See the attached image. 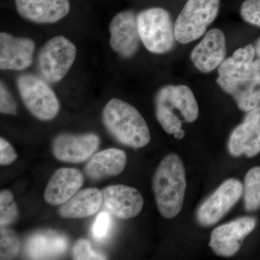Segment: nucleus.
Wrapping results in <instances>:
<instances>
[{"mask_svg":"<svg viewBox=\"0 0 260 260\" xmlns=\"http://www.w3.org/2000/svg\"><path fill=\"white\" fill-rule=\"evenodd\" d=\"M186 189V173L179 155L170 153L162 158L154 174L155 202L164 218H175L180 213Z\"/></svg>","mask_w":260,"mask_h":260,"instance_id":"obj_1","label":"nucleus"},{"mask_svg":"<svg viewBox=\"0 0 260 260\" xmlns=\"http://www.w3.org/2000/svg\"><path fill=\"white\" fill-rule=\"evenodd\" d=\"M102 120L107 131L121 144L140 148L150 143V130L144 118L124 101L111 99L103 110Z\"/></svg>","mask_w":260,"mask_h":260,"instance_id":"obj_2","label":"nucleus"},{"mask_svg":"<svg viewBox=\"0 0 260 260\" xmlns=\"http://www.w3.org/2000/svg\"><path fill=\"white\" fill-rule=\"evenodd\" d=\"M155 107L158 122L169 135H175L183 122H193L199 115L196 99L186 85L162 87L155 95Z\"/></svg>","mask_w":260,"mask_h":260,"instance_id":"obj_3","label":"nucleus"},{"mask_svg":"<svg viewBox=\"0 0 260 260\" xmlns=\"http://www.w3.org/2000/svg\"><path fill=\"white\" fill-rule=\"evenodd\" d=\"M138 25L141 42L150 52L165 54L175 45V26L169 12L164 8H152L140 12Z\"/></svg>","mask_w":260,"mask_h":260,"instance_id":"obj_4","label":"nucleus"},{"mask_svg":"<svg viewBox=\"0 0 260 260\" xmlns=\"http://www.w3.org/2000/svg\"><path fill=\"white\" fill-rule=\"evenodd\" d=\"M219 8L220 0H187L174 24L177 42L186 44L204 35Z\"/></svg>","mask_w":260,"mask_h":260,"instance_id":"obj_5","label":"nucleus"},{"mask_svg":"<svg viewBox=\"0 0 260 260\" xmlns=\"http://www.w3.org/2000/svg\"><path fill=\"white\" fill-rule=\"evenodd\" d=\"M17 85L22 102L32 116L42 121L56 117L59 102L45 81L35 75L25 74L19 77Z\"/></svg>","mask_w":260,"mask_h":260,"instance_id":"obj_6","label":"nucleus"},{"mask_svg":"<svg viewBox=\"0 0 260 260\" xmlns=\"http://www.w3.org/2000/svg\"><path fill=\"white\" fill-rule=\"evenodd\" d=\"M77 48L64 36L48 41L39 52L38 65L43 78L51 83H58L66 76L74 64Z\"/></svg>","mask_w":260,"mask_h":260,"instance_id":"obj_7","label":"nucleus"},{"mask_svg":"<svg viewBox=\"0 0 260 260\" xmlns=\"http://www.w3.org/2000/svg\"><path fill=\"white\" fill-rule=\"evenodd\" d=\"M242 183L235 179H228L200 205L196 214L198 223L209 227L220 221L237 204L243 194Z\"/></svg>","mask_w":260,"mask_h":260,"instance_id":"obj_8","label":"nucleus"},{"mask_svg":"<svg viewBox=\"0 0 260 260\" xmlns=\"http://www.w3.org/2000/svg\"><path fill=\"white\" fill-rule=\"evenodd\" d=\"M255 226V219L250 217L237 218L223 224L212 232L209 246L217 255L227 257L234 255Z\"/></svg>","mask_w":260,"mask_h":260,"instance_id":"obj_9","label":"nucleus"},{"mask_svg":"<svg viewBox=\"0 0 260 260\" xmlns=\"http://www.w3.org/2000/svg\"><path fill=\"white\" fill-rule=\"evenodd\" d=\"M110 45L123 58L133 57L140 48V39L138 15L132 10L120 12L109 25Z\"/></svg>","mask_w":260,"mask_h":260,"instance_id":"obj_10","label":"nucleus"},{"mask_svg":"<svg viewBox=\"0 0 260 260\" xmlns=\"http://www.w3.org/2000/svg\"><path fill=\"white\" fill-rule=\"evenodd\" d=\"M99 145L100 138L94 133L62 134L53 142V154L60 161L78 164L88 160Z\"/></svg>","mask_w":260,"mask_h":260,"instance_id":"obj_11","label":"nucleus"},{"mask_svg":"<svg viewBox=\"0 0 260 260\" xmlns=\"http://www.w3.org/2000/svg\"><path fill=\"white\" fill-rule=\"evenodd\" d=\"M229 151L233 156L249 158L260 153V106L248 112L242 124L232 132Z\"/></svg>","mask_w":260,"mask_h":260,"instance_id":"obj_12","label":"nucleus"},{"mask_svg":"<svg viewBox=\"0 0 260 260\" xmlns=\"http://www.w3.org/2000/svg\"><path fill=\"white\" fill-rule=\"evenodd\" d=\"M35 42L25 37L0 34V69L22 71L31 65Z\"/></svg>","mask_w":260,"mask_h":260,"instance_id":"obj_13","label":"nucleus"},{"mask_svg":"<svg viewBox=\"0 0 260 260\" xmlns=\"http://www.w3.org/2000/svg\"><path fill=\"white\" fill-rule=\"evenodd\" d=\"M103 204L116 218L129 219L139 215L144 200L141 193L134 187L117 184L102 190Z\"/></svg>","mask_w":260,"mask_h":260,"instance_id":"obj_14","label":"nucleus"},{"mask_svg":"<svg viewBox=\"0 0 260 260\" xmlns=\"http://www.w3.org/2000/svg\"><path fill=\"white\" fill-rule=\"evenodd\" d=\"M225 55V36L221 30L214 28L205 34L201 42L191 51V59L197 69L208 73L223 62Z\"/></svg>","mask_w":260,"mask_h":260,"instance_id":"obj_15","label":"nucleus"},{"mask_svg":"<svg viewBox=\"0 0 260 260\" xmlns=\"http://www.w3.org/2000/svg\"><path fill=\"white\" fill-rule=\"evenodd\" d=\"M19 15L39 24L55 23L70 13L69 0H15Z\"/></svg>","mask_w":260,"mask_h":260,"instance_id":"obj_16","label":"nucleus"},{"mask_svg":"<svg viewBox=\"0 0 260 260\" xmlns=\"http://www.w3.org/2000/svg\"><path fill=\"white\" fill-rule=\"evenodd\" d=\"M83 183V174L78 169H58L48 183L44 200L51 205H63L78 192Z\"/></svg>","mask_w":260,"mask_h":260,"instance_id":"obj_17","label":"nucleus"},{"mask_svg":"<svg viewBox=\"0 0 260 260\" xmlns=\"http://www.w3.org/2000/svg\"><path fill=\"white\" fill-rule=\"evenodd\" d=\"M69 240L64 234L42 231L32 234L25 244V253L32 259H54L64 255Z\"/></svg>","mask_w":260,"mask_h":260,"instance_id":"obj_18","label":"nucleus"},{"mask_svg":"<svg viewBox=\"0 0 260 260\" xmlns=\"http://www.w3.org/2000/svg\"><path fill=\"white\" fill-rule=\"evenodd\" d=\"M255 54V48L251 44L237 49L218 67L219 76L234 79L260 78V58L254 60Z\"/></svg>","mask_w":260,"mask_h":260,"instance_id":"obj_19","label":"nucleus"},{"mask_svg":"<svg viewBox=\"0 0 260 260\" xmlns=\"http://www.w3.org/2000/svg\"><path fill=\"white\" fill-rule=\"evenodd\" d=\"M219 86L234 98L238 107L244 112H249L260 106V78L234 79L219 76Z\"/></svg>","mask_w":260,"mask_h":260,"instance_id":"obj_20","label":"nucleus"},{"mask_svg":"<svg viewBox=\"0 0 260 260\" xmlns=\"http://www.w3.org/2000/svg\"><path fill=\"white\" fill-rule=\"evenodd\" d=\"M125 152L117 148H109L94 155L85 168L89 179L99 181L119 175L125 169Z\"/></svg>","mask_w":260,"mask_h":260,"instance_id":"obj_21","label":"nucleus"},{"mask_svg":"<svg viewBox=\"0 0 260 260\" xmlns=\"http://www.w3.org/2000/svg\"><path fill=\"white\" fill-rule=\"evenodd\" d=\"M102 204V191L97 188H87L61 205L59 213L64 218H88L96 213Z\"/></svg>","mask_w":260,"mask_h":260,"instance_id":"obj_22","label":"nucleus"},{"mask_svg":"<svg viewBox=\"0 0 260 260\" xmlns=\"http://www.w3.org/2000/svg\"><path fill=\"white\" fill-rule=\"evenodd\" d=\"M245 209L255 211L260 208V167L250 169L244 178L243 189Z\"/></svg>","mask_w":260,"mask_h":260,"instance_id":"obj_23","label":"nucleus"},{"mask_svg":"<svg viewBox=\"0 0 260 260\" xmlns=\"http://www.w3.org/2000/svg\"><path fill=\"white\" fill-rule=\"evenodd\" d=\"M19 217V212L13 193L2 190L0 193V225L7 227L14 223Z\"/></svg>","mask_w":260,"mask_h":260,"instance_id":"obj_24","label":"nucleus"},{"mask_svg":"<svg viewBox=\"0 0 260 260\" xmlns=\"http://www.w3.org/2000/svg\"><path fill=\"white\" fill-rule=\"evenodd\" d=\"M0 237V259H13L18 255L20 248L18 236L8 228L1 227Z\"/></svg>","mask_w":260,"mask_h":260,"instance_id":"obj_25","label":"nucleus"},{"mask_svg":"<svg viewBox=\"0 0 260 260\" xmlns=\"http://www.w3.org/2000/svg\"><path fill=\"white\" fill-rule=\"evenodd\" d=\"M73 256L76 260L107 259V256L94 251L90 242L84 239H80L75 243Z\"/></svg>","mask_w":260,"mask_h":260,"instance_id":"obj_26","label":"nucleus"},{"mask_svg":"<svg viewBox=\"0 0 260 260\" xmlns=\"http://www.w3.org/2000/svg\"><path fill=\"white\" fill-rule=\"evenodd\" d=\"M112 218L108 212H102L98 215L94 222L92 233L93 237L99 242H102L107 239L111 228H112Z\"/></svg>","mask_w":260,"mask_h":260,"instance_id":"obj_27","label":"nucleus"},{"mask_svg":"<svg viewBox=\"0 0 260 260\" xmlns=\"http://www.w3.org/2000/svg\"><path fill=\"white\" fill-rule=\"evenodd\" d=\"M240 13L246 22L260 27V0H246L241 7Z\"/></svg>","mask_w":260,"mask_h":260,"instance_id":"obj_28","label":"nucleus"},{"mask_svg":"<svg viewBox=\"0 0 260 260\" xmlns=\"http://www.w3.org/2000/svg\"><path fill=\"white\" fill-rule=\"evenodd\" d=\"M0 112L8 115H16L18 113L16 103L3 82L0 85Z\"/></svg>","mask_w":260,"mask_h":260,"instance_id":"obj_29","label":"nucleus"},{"mask_svg":"<svg viewBox=\"0 0 260 260\" xmlns=\"http://www.w3.org/2000/svg\"><path fill=\"white\" fill-rule=\"evenodd\" d=\"M18 158L16 152L9 142L3 138H0V164L8 166Z\"/></svg>","mask_w":260,"mask_h":260,"instance_id":"obj_30","label":"nucleus"},{"mask_svg":"<svg viewBox=\"0 0 260 260\" xmlns=\"http://www.w3.org/2000/svg\"><path fill=\"white\" fill-rule=\"evenodd\" d=\"M184 135H185L184 134V132L181 129L179 132H177L175 135H174V136H175V138H177V139L180 140L184 138Z\"/></svg>","mask_w":260,"mask_h":260,"instance_id":"obj_31","label":"nucleus"},{"mask_svg":"<svg viewBox=\"0 0 260 260\" xmlns=\"http://www.w3.org/2000/svg\"><path fill=\"white\" fill-rule=\"evenodd\" d=\"M254 48H255L256 56L260 58V39L257 41V42L256 43L255 47Z\"/></svg>","mask_w":260,"mask_h":260,"instance_id":"obj_32","label":"nucleus"}]
</instances>
